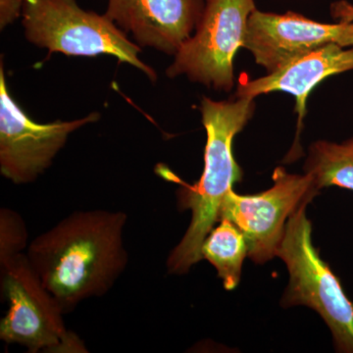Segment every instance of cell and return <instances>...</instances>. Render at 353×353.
Masks as SVG:
<instances>
[{
  "label": "cell",
  "instance_id": "cell-14",
  "mask_svg": "<svg viewBox=\"0 0 353 353\" xmlns=\"http://www.w3.org/2000/svg\"><path fill=\"white\" fill-rule=\"evenodd\" d=\"M28 230L23 218L8 208L0 210V262L23 253L28 243Z\"/></svg>",
  "mask_w": 353,
  "mask_h": 353
},
{
  "label": "cell",
  "instance_id": "cell-2",
  "mask_svg": "<svg viewBox=\"0 0 353 353\" xmlns=\"http://www.w3.org/2000/svg\"><path fill=\"white\" fill-rule=\"evenodd\" d=\"M255 108L254 99L246 97L228 101L202 99V124L208 134L204 170L194 185L181 182L179 206L190 210L192 220L182 240L167 259V271L171 275L189 273L202 259V245L219 222L225 196L243 178L241 167L234 157V139L252 119Z\"/></svg>",
  "mask_w": 353,
  "mask_h": 353
},
{
  "label": "cell",
  "instance_id": "cell-4",
  "mask_svg": "<svg viewBox=\"0 0 353 353\" xmlns=\"http://www.w3.org/2000/svg\"><path fill=\"white\" fill-rule=\"evenodd\" d=\"M22 17L26 38L39 48L69 57L113 55L157 81L154 70L139 59V46L108 16L83 10L76 0H24Z\"/></svg>",
  "mask_w": 353,
  "mask_h": 353
},
{
  "label": "cell",
  "instance_id": "cell-11",
  "mask_svg": "<svg viewBox=\"0 0 353 353\" xmlns=\"http://www.w3.org/2000/svg\"><path fill=\"white\" fill-rule=\"evenodd\" d=\"M353 70V46L345 48L338 43H329L317 50L292 60L282 68L255 80H241L236 97L256 99L259 95L273 92H285L296 99V112L299 115L296 141L285 157L292 162L301 157L299 132L309 94L325 79Z\"/></svg>",
  "mask_w": 353,
  "mask_h": 353
},
{
  "label": "cell",
  "instance_id": "cell-1",
  "mask_svg": "<svg viewBox=\"0 0 353 353\" xmlns=\"http://www.w3.org/2000/svg\"><path fill=\"white\" fill-rule=\"evenodd\" d=\"M127 221L123 211H76L30 243L28 259L64 314L105 296L126 270Z\"/></svg>",
  "mask_w": 353,
  "mask_h": 353
},
{
  "label": "cell",
  "instance_id": "cell-9",
  "mask_svg": "<svg viewBox=\"0 0 353 353\" xmlns=\"http://www.w3.org/2000/svg\"><path fill=\"white\" fill-rule=\"evenodd\" d=\"M339 6L341 19L334 24L315 22L294 12L279 15L255 9L248 18L243 48L271 74L326 44L353 46V6L347 2Z\"/></svg>",
  "mask_w": 353,
  "mask_h": 353
},
{
  "label": "cell",
  "instance_id": "cell-6",
  "mask_svg": "<svg viewBox=\"0 0 353 353\" xmlns=\"http://www.w3.org/2000/svg\"><path fill=\"white\" fill-rule=\"evenodd\" d=\"M255 9L254 0H205L196 34L176 53L167 76L185 75L192 82L231 92L234 55L243 48L248 18Z\"/></svg>",
  "mask_w": 353,
  "mask_h": 353
},
{
  "label": "cell",
  "instance_id": "cell-3",
  "mask_svg": "<svg viewBox=\"0 0 353 353\" xmlns=\"http://www.w3.org/2000/svg\"><path fill=\"white\" fill-rule=\"evenodd\" d=\"M307 205L303 204L290 216L277 250L290 276L281 304L285 308L304 305L316 311L331 331L336 352L353 353V301L313 245Z\"/></svg>",
  "mask_w": 353,
  "mask_h": 353
},
{
  "label": "cell",
  "instance_id": "cell-12",
  "mask_svg": "<svg viewBox=\"0 0 353 353\" xmlns=\"http://www.w3.org/2000/svg\"><path fill=\"white\" fill-rule=\"evenodd\" d=\"M218 223L203 241L201 256L214 266L225 290H233L240 284L248 243L232 221L222 218Z\"/></svg>",
  "mask_w": 353,
  "mask_h": 353
},
{
  "label": "cell",
  "instance_id": "cell-5",
  "mask_svg": "<svg viewBox=\"0 0 353 353\" xmlns=\"http://www.w3.org/2000/svg\"><path fill=\"white\" fill-rule=\"evenodd\" d=\"M1 294L9 303L0 322V339L32 353L88 352L83 341L65 326L63 311L43 287L26 253L0 262Z\"/></svg>",
  "mask_w": 353,
  "mask_h": 353
},
{
  "label": "cell",
  "instance_id": "cell-7",
  "mask_svg": "<svg viewBox=\"0 0 353 353\" xmlns=\"http://www.w3.org/2000/svg\"><path fill=\"white\" fill-rule=\"evenodd\" d=\"M273 185L256 194L241 196L234 189L228 192L220 209L219 220L227 218L245 236L248 257L264 264L277 256L290 216L319 194V188L309 174L297 175L278 167Z\"/></svg>",
  "mask_w": 353,
  "mask_h": 353
},
{
  "label": "cell",
  "instance_id": "cell-10",
  "mask_svg": "<svg viewBox=\"0 0 353 353\" xmlns=\"http://www.w3.org/2000/svg\"><path fill=\"white\" fill-rule=\"evenodd\" d=\"M205 0H108L105 15L138 43L175 55L196 31Z\"/></svg>",
  "mask_w": 353,
  "mask_h": 353
},
{
  "label": "cell",
  "instance_id": "cell-8",
  "mask_svg": "<svg viewBox=\"0 0 353 353\" xmlns=\"http://www.w3.org/2000/svg\"><path fill=\"white\" fill-rule=\"evenodd\" d=\"M99 119V114L94 112L68 122H34L9 94L3 66H0V172L16 185L34 182L72 132Z\"/></svg>",
  "mask_w": 353,
  "mask_h": 353
},
{
  "label": "cell",
  "instance_id": "cell-13",
  "mask_svg": "<svg viewBox=\"0 0 353 353\" xmlns=\"http://www.w3.org/2000/svg\"><path fill=\"white\" fill-rule=\"evenodd\" d=\"M304 172L320 190L339 187L353 192V137L341 143L319 141L309 146Z\"/></svg>",
  "mask_w": 353,
  "mask_h": 353
},
{
  "label": "cell",
  "instance_id": "cell-15",
  "mask_svg": "<svg viewBox=\"0 0 353 353\" xmlns=\"http://www.w3.org/2000/svg\"><path fill=\"white\" fill-rule=\"evenodd\" d=\"M24 0H0V28L3 30L22 15Z\"/></svg>",
  "mask_w": 353,
  "mask_h": 353
}]
</instances>
